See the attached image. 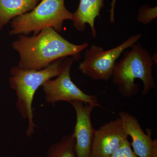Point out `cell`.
I'll use <instances>...</instances> for the list:
<instances>
[{
  "mask_svg": "<svg viewBox=\"0 0 157 157\" xmlns=\"http://www.w3.org/2000/svg\"><path fill=\"white\" fill-rule=\"evenodd\" d=\"M75 143L76 140L73 133L63 136L59 141L49 146L45 157H76Z\"/></svg>",
  "mask_w": 157,
  "mask_h": 157,
  "instance_id": "12",
  "label": "cell"
},
{
  "mask_svg": "<svg viewBox=\"0 0 157 157\" xmlns=\"http://www.w3.org/2000/svg\"><path fill=\"white\" fill-rule=\"evenodd\" d=\"M65 1L41 0L33 10L13 19L9 35H27L33 32L36 36L48 27L61 32L65 21L74 20V13L67 9Z\"/></svg>",
  "mask_w": 157,
  "mask_h": 157,
  "instance_id": "4",
  "label": "cell"
},
{
  "mask_svg": "<svg viewBox=\"0 0 157 157\" xmlns=\"http://www.w3.org/2000/svg\"><path fill=\"white\" fill-rule=\"evenodd\" d=\"M119 115L125 132L132 138L130 144L134 153L138 157H151V130L147 129L145 134L137 119L128 113L121 111Z\"/></svg>",
  "mask_w": 157,
  "mask_h": 157,
  "instance_id": "9",
  "label": "cell"
},
{
  "mask_svg": "<svg viewBox=\"0 0 157 157\" xmlns=\"http://www.w3.org/2000/svg\"><path fill=\"white\" fill-rule=\"evenodd\" d=\"M76 113V123L73 135L76 140L75 151L76 157H90L96 130L92 124L91 115L95 106L82 101L69 102Z\"/></svg>",
  "mask_w": 157,
  "mask_h": 157,
  "instance_id": "7",
  "label": "cell"
},
{
  "mask_svg": "<svg viewBox=\"0 0 157 157\" xmlns=\"http://www.w3.org/2000/svg\"><path fill=\"white\" fill-rule=\"evenodd\" d=\"M117 0H112V2L111 3V9L110 11V21L112 23L114 24L115 19H114V10H115V7L116 3Z\"/></svg>",
  "mask_w": 157,
  "mask_h": 157,
  "instance_id": "15",
  "label": "cell"
},
{
  "mask_svg": "<svg viewBox=\"0 0 157 157\" xmlns=\"http://www.w3.org/2000/svg\"><path fill=\"white\" fill-rule=\"evenodd\" d=\"M140 34L133 35L115 48L107 50L92 45L85 52L78 69L82 73L95 80L108 81L112 78L116 61L127 48L133 46L141 38Z\"/></svg>",
  "mask_w": 157,
  "mask_h": 157,
  "instance_id": "5",
  "label": "cell"
},
{
  "mask_svg": "<svg viewBox=\"0 0 157 157\" xmlns=\"http://www.w3.org/2000/svg\"><path fill=\"white\" fill-rule=\"evenodd\" d=\"M129 136L118 117L96 130L90 157H110Z\"/></svg>",
  "mask_w": 157,
  "mask_h": 157,
  "instance_id": "8",
  "label": "cell"
},
{
  "mask_svg": "<svg viewBox=\"0 0 157 157\" xmlns=\"http://www.w3.org/2000/svg\"><path fill=\"white\" fill-rule=\"evenodd\" d=\"M88 45L86 42L81 45L73 44L52 27L43 29L32 37L20 35L12 44L13 49L19 54L18 67L33 70H42L57 60L68 56L78 60L81 52Z\"/></svg>",
  "mask_w": 157,
  "mask_h": 157,
  "instance_id": "1",
  "label": "cell"
},
{
  "mask_svg": "<svg viewBox=\"0 0 157 157\" xmlns=\"http://www.w3.org/2000/svg\"><path fill=\"white\" fill-rule=\"evenodd\" d=\"M104 0H80L78 9L74 13L73 25L80 32L85 30L86 24L91 29L93 38L97 37L95 21L101 17V11L104 7Z\"/></svg>",
  "mask_w": 157,
  "mask_h": 157,
  "instance_id": "10",
  "label": "cell"
},
{
  "mask_svg": "<svg viewBox=\"0 0 157 157\" xmlns=\"http://www.w3.org/2000/svg\"><path fill=\"white\" fill-rule=\"evenodd\" d=\"M67 58L57 60L44 69L39 70H26L14 66L10 71V86L17 96L16 106L21 117L27 119L28 125L26 135L30 137L35 132L33 101L34 95L40 86L60 75L66 64Z\"/></svg>",
  "mask_w": 157,
  "mask_h": 157,
  "instance_id": "2",
  "label": "cell"
},
{
  "mask_svg": "<svg viewBox=\"0 0 157 157\" xmlns=\"http://www.w3.org/2000/svg\"><path fill=\"white\" fill-rule=\"evenodd\" d=\"M110 157H138L132 149L128 140L127 139Z\"/></svg>",
  "mask_w": 157,
  "mask_h": 157,
  "instance_id": "14",
  "label": "cell"
},
{
  "mask_svg": "<svg viewBox=\"0 0 157 157\" xmlns=\"http://www.w3.org/2000/svg\"><path fill=\"white\" fill-rule=\"evenodd\" d=\"M74 60L67 58L63 70L55 79L47 80L42 85L45 102L55 104L61 101L70 102L78 101L101 107L97 96L83 92L76 85L70 77V70Z\"/></svg>",
  "mask_w": 157,
  "mask_h": 157,
  "instance_id": "6",
  "label": "cell"
},
{
  "mask_svg": "<svg viewBox=\"0 0 157 157\" xmlns=\"http://www.w3.org/2000/svg\"><path fill=\"white\" fill-rule=\"evenodd\" d=\"M151 157H157V139L152 140L151 156Z\"/></svg>",
  "mask_w": 157,
  "mask_h": 157,
  "instance_id": "16",
  "label": "cell"
},
{
  "mask_svg": "<svg viewBox=\"0 0 157 157\" xmlns=\"http://www.w3.org/2000/svg\"><path fill=\"white\" fill-rule=\"evenodd\" d=\"M157 17V7L151 8L148 6L140 7L137 13V21L144 25H147Z\"/></svg>",
  "mask_w": 157,
  "mask_h": 157,
  "instance_id": "13",
  "label": "cell"
},
{
  "mask_svg": "<svg viewBox=\"0 0 157 157\" xmlns=\"http://www.w3.org/2000/svg\"><path fill=\"white\" fill-rule=\"evenodd\" d=\"M41 0H0V30L11 19L28 13Z\"/></svg>",
  "mask_w": 157,
  "mask_h": 157,
  "instance_id": "11",
  "label": "cell"
},
{
  "mask_svg": "<svg viewBox=\"0 0 157 157\" xmlns=\"http://www.w3.org/2000/svg\"><path fill=\"white\" fill-rule=\"evenodd\" d=\"M132 48L120 61L116 63L111 78L121 95L128 98L136 95L139 91L135 82L137 78L143 82V95L156 88L152 73L153 58L140 43H135Z\"/></svg>",
  "mask_w": 157,
  "mask_h": 157,
  "instance_id": "3",
  "label": "cell"
}]
</instances>
